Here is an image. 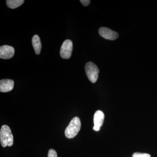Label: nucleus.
Here are the masks:
<instances>
[{
  "label": "nucleus",
  "instance_id": "nucleus-7",
  "mask_svg": "<svg viewBox=\"0 0 157 157\" xmlns=\"http://www.w3.org/2000/svg\"><path fill=\"white\" fill-rule=\"evenodd\" d=\"M14 54V49L12 46L4 45L0 47V58L8 59L12 58Z\"/></svg>",
  "mask_w": 157,
  "mask_h": 157
},
{
  "label": "nucleus",
  "instance_id": "nucleus-11",
  "mask_svg": "<svg viewBox=\"0 0 157 157\" xmlns=\"http://www.w3.org/2000/svg\"><path fill=\"white\" fill-rule=\"evenodd\" d=\"M132 157H151V155L148 154L135 152L132 155Z\"/></svg>",
  "mask_w": 157,
  "mask_h": 157
},
{
  "label": "nucleus",
  "instance_id": "nucleus-9",
  "mask_svg": "<svg viewBox=\"0 0 157 157\" xmlns=\"http://www.w3.org/2000/svg\"><path fill=\"white\" fill-rule=\"evenodd\" d=\"M32 44L36 54L39 55L41 52L42 45H41L40 38L38 35H35L33 37Z\"/></svg>",
  "mask_w": 157,
  "mask_h": 157
},
{
  "label": "nucleus",
  "instance_id": "nucleus-4",
  "mask_svg": "<svg viewBox=\"0 0 157 157\" xmlns=\"http://www.w3.org/2000/svg\"><path fill=\"white\" fill-rule=\"evenodd\" d=\"M73 42L70 40H65L61 47L60 55L62 58L70 59L72 55L73 51Z\"/></svg>",
  "mask_w": 157,
  "mask_h": 157
},
{
  "label": "nucleus",
  "instance_id": "nucleus-10",
  "mask_svg": "<svg viewBox=\"0 0 157 157\" xmlns=\"http://www.w3.org/2000/svg\"><path fill=\"white\" fill-rule=\"evenodd\" d=\"M24 2V0H7L6 4L10 9H14L22 5Z\"/></svg>",
  "mask_w": 157,
  "mask_h": 157
},
{
  "label": "nucleus",
  "instance_id": "nucleus-12",
  "mask_svg": "<svg viewBox=\"0 0 157 157\" xmlns=\"http://www.w3.org/2000/svg\"><path fill=\"white\" fill-rule=\"evenodd\" d=\"M48 157H57L56 151L52 149H50L48 152Z\"/></svg>",
  "mask_w": 157,
  "mask_h": 157
},
{
  "label": "nucleus",
  "instance_id": "nucleus-13",
  "mask_svg": "<svg viewBox=\"0 0 157 157\" xmlns=\"http://www.w3.org/2000/svg\"><path fill=\"white\" fill-rule=\"evenodd\" d=\"M80 2L84 6H87L89 5L90 1L89 0H80Z\"/></svg>",
  "mask_w": 157,
  "mask_h": 157
},
{
  "label": "nucleus",
  "instance_id": "nucleus-1",
  "mask_svg": "<svg viewBox=\"0 0 157 157\" xmlns=\"http://www.w3.org/2000/svg\"><path fill=\"white\" fill-rule=\"evenodd\" d=\"M81 124L79 118L76 117L70 121L65 131L66 137L68 138H73L76 137L80 131Z\"/></svg>",
  "mask_w": 157,
  "mask_h": 157
},
{
  "label": "nucleus",
  "instance_id": "nucleus-2",
  "mask_svg": "<svg viewBox=\"0 0 157 157\" xmlns=\"http://www.w3.org/2000/svg\"><path fill=\"white\" fill-rule=\"evenodd\" d=\"M0 140L2 146L11 147L13 144V136L11 129L8 125H4L0 131Z\"/></svg>",
  "mask_w": 157,
  "mask_h": 157
},
{
  "label": "nucleus",
  "instance_id": "nucleus-6",
  "mask_svg": "<svg viewBox=\"0 0 157 157\" xmlns=\"http://www.w3.org/2000/svg\"><path fill=\"white\" fill-rule=\"evenodd\" d=\"M104 119V113L101 110H97L94 115V125L93 129L94 131L98 132L101 128V127L103 125Z\"/></svg>",
  "mask_w": 157,
  "mask_h": 157
},
{
  "label": "nucleus",
  "instance_id": "nucleus-8",
  "mask_svg": "<svg viewBox=\"0 0 157 157\" xmlns=\"http://www.w3.org/2000/svg\"><path fill=\"white\" fill-rule=\"evenodd\" d=\"M14 82L11 79H4L0 81V91L2 93L8 92L13 90Z\"/></svg>",
  "mask_w": 157,
  "mask_h": 157
},
{
  "label": "nucleus",
  "instance_id": "nucleus-5",
  "mask_svg": "<svg viewBox=\"0 0 157 157\" xmlns=\"http://www.w3.org/2000/svg\"><path fill=\"white\" fill-rule=\"evenodd\" d=\"M99 33L104 39L109 40H115L119 36L117 33L106 27H101L99 29Z\"/></svg>",
  "mask_w": 157,
  "mask_h": 157
},
{
  "label": "nucleus",
  "instance_id": "nucleus-3",
  "mask_svg": "<svg viewBox=\"0 0 157 157\" xmlns=\"http://www.w3.org/2000/svg\"><path fill=\"white\" fill-rule=\"evenodd\" d=\"M85 69L89 80L92 83H95L98 80L99 73L98 67L94 63L89 62L86 64Z\"/></svg>",
  "mask_w": 157,
  "mask_h": 157
}]
</instances>
